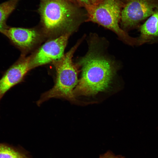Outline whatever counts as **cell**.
Wrapping results in <instances>:
<instances>
[{"label": "cell", "mask_w": 158, "mask_h": 158, "mask_svg": "<svg viewBox=\"0 0 158 158\" xmlns=\"http://www.w3.org/2000/svg\"><path fill=\"white\" fill-rule=\"evenodd\" d=\"M95 36L90 40L87 53L78 62L82 73L73 91L75 97L92 96L106 90L116 71L115 62L104 53L102 43Z\"/></svg>", "instance_id": "6da1fadb"}, {"label": "cell", "mask_w": 158, "mask_h": 158, "mask_svg": "<svg viewBox=\"0 0 158 158\" xmlns=\"http://www.w3.org/2000/svg\"><path fill=\"white\" fill-rule=\"evenodd\" d=\"M69 0H40L37 10L45 36L71 35L87 19L86 12Z\"/></svg>", "instance_id": "7a4b0ae2"}, {"label": "cell", "mask_w": 158, "mask_h": 158, "mask_svg": "<svg viewBox=\"0 0 158 158\" xmlns=\"http://www.w3.org/2000/svg\"><path fill=\"white\" fill-rule=\"evenodd\" d=\"M80 40L60 59L53 63L55 68L56 77L55 84L49 90L43 93L37 102L40 105L51 98H62L74 101L73 91L78 84V71L72 58L75 50L81 43Z\"/></svg>", "instance_id": "3957f363"}, {"label": "cell", "mask_w": 158, "mask_h": 158, "mask_svg": "<svg viewBox=\"0 0 158 158\" xmlns=\"http://www.w3.org/2000/svg\"><path fill=\"white\" fill-rule=\"evenodd\" d=\"M126 0H101L97 4L85 9L86 22L97 23L115 33L125 43L140 46L138 37L130 36L120 27L121 11Z\"/></svg>", "instance_id": "277c9868"}, {"label": "cell", "mask_w": 158, "mask_h": 158, "mask_svg": "<svg viewBox=\"0 0 158 158\" xmlns=\"http://www.w3.org/2000/svg\"><path fill=\"white\" fill-rule=\"evenodd\" d=\"M158 10V0H126L122 9L121 28L125 31L139 28Z\"/></svg>", "instance_id": "5b68a950"}, {"label": "cell", "mask_w": 158, "mask_h": 158, "mask_svg": "<svg viewBox=\"0 0 158 158\" xmlns=\"http://www.w3.org/2000/svg\"><path fill=\"white\" fill-rule=\"evenodd\" d=\"M70 35H63L52 38L44 44L31 56L29 65L31 69L61 59Z\"/></svg>", "instance_id": "8992f818"}, {"label": "cell", "mask_w": 158, "mask_h": 158, "mask_svg": "<svg viewBox=\"0 0 158 158\" xmlns=\"http://www.w3.org/2000/svg\"><path fill=\"white\" fill-rule=\"evenodd\" d=\"M2 33L24 51L34 48L40 42L44 35L42 32L34 28L16 27L7 28Z\"/></svg>", "instance_id": "52a82bcc"}, {"label": "cell", "mask_w": 158, "mask_h": 158, "mask_svg": "<svg viewBox=\"0 0 158 158\" xmlns=\"http://www.w3.org/2000/svg\"><path fill=\"white\" fill-rule=\"evenodd\" d=\"M30 56L22 57L9 68L0 79V99L12 87L22 81L31 70Z\"/></svg>", "instance_id": "ba28073f"}, {"label": "cell", "mask_w": 158, "mask_h": 158, "mask_svg": "<svg viewBox=\"0 0 158 158\" xmlns=\"http://www.w3.org/2000/svg\"><path fill=\"white\" fill-rule=\"evenodd\" d=\"M138 29L140 44L158 43V10L147 18Z\"/></svg>", "instance_id": "9c48e42d"}, {"label": "cell", "mask_w": 158, "mask_h": 158, "mask_svg": "<svg viewBox=\"0 0 158 158\" xmlns=\"http://www.w3.org/2000/svg\"><path fill=\"white\" fill-rule=\"evenodd\" d=\"M20 0H8L0 4V32L2 33L8 28L6 21Z\"/></svg>", "instance_id": "30bf717a"}, {"label": "cell", "mask_w": 158, "mask_h": 158, "mask_svg": "<svg viewBox=\"0 0 158 158\" xmlns=\"http://www.w3.org/2000/svg\"><path fill=\"white\" fill-rule=\"evenodd\" d=\"M0 158H30L27 154L11 146L0 143Z\"/></svg>", "instance_id": "8fae6325"}, {"label": "cell", "mask_w": 158, "mask_h": 158, "mask_svg": "<svg viewBox=\"0 0 158 158\" xmlns=\"http://www.w3.org/2000/svg\"><path fill=\"white\" fill-rule=\"evenodd\" d=\"M76 5L86 9L99 3L101 0H69Z\"/></svg>", "instance_id": "7c38bea8"}, {"label": "cell", "mask_w": 158, "mask_h": 158, "mask_svg": "<svg viewBox=\"0 0 158 158\" xmlns=\"http://www.w3.org/2000/svg\"><path fill=\"white\" fill-rule=\"evenodd\" d=\"M99 158H126L121 155H116L111 151L108 150L104 154H100Z\"/></svg>", "instance_id": "4fadbf2b"}, {"label": "cell", "mask_w": 158, "mask_h": 158, "mask_svg": "<svg viewBox=\"0 0 158 158\" xmlns=\"http://www.w3.org/2000/svg\"><path fill=\"white\" fill-rule=\"evenodd\" d=\"M1 100V99H0V100Z\"/></svg>", "instance_id": "5bb4252c"}]
</instances>
